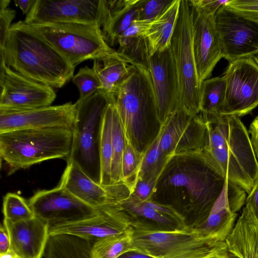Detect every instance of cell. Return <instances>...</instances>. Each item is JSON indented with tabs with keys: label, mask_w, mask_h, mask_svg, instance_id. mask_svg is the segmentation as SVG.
Listing matches in <instances>:
<instances>
[{
	"label": "cell",
	"mask_w": 258,
	"mask_h": 258,
	"mask_svg": "<svg viewBox=\"0 0 258 258\" xmlns=\"http://www.w3.org/2000/svg\"><path fill=\"white\" fill-rule=\"evenodd\" d=\"M226 177L203 151L176 155L170 157L162 171L153 195L167 194L185 200V209L194 212V226H198L208 218Z\"/></svg>",
	"instance_id": "1"
},
{
	"label": "cell",
	"mask_w": 258,
	"mask_h": 258,
	"mask_svg": "<svg viewBox=\"0 0 258 258\" xmlns=\"http://www.w3.org/2000/svg\"><path fill=\"white\" fill-rule=\"evenodd\" d=\"M200 113L207 130L202 151L248 195L258 180V160L248 131L236 116Z\"/></svg>",
	"instance_id": "2"
},
{
	"label": "cell",
	"mask_w": 258,
	"mask_h": 258,
	"mask_svg": "<svg viewBox=\"0 0 258 258\" xmlns=\"http://www.w3.org/2000/svg\"><path fill=\"white\" fill-rule=\"evenodd\" d=\"M0 57L16 72L53 88L74 76L75 68L24 21L12 24Z\"/></svg>",
	"instance_id": "3"
},
{
	"label": "cell",
	"mask_w": 258,
	"mask_h": 258,
	"mask_svg": "<svg viewBox=\"0 0 258 258\" xmlns=\"http://www.w3.org/2000/svg\"><path fill=\"white\" fill-rule=\"evenodd\" d=\"M114 104L126 141L139 151H144L151 143L148 140L149 125L159 124L156 94L148 69L130 64Z\"/></svg>",
	"instance_id": "4"
},
{
	"label": "cell",
	"mask_w": 258,
	"mask_h": 258,
	"mask_svg": "<svg viewBox=\"0 0 258 258\" xmlns=\"http://www.w3.org/2000/svg\"><path fill=\"white\" fill-rule=\"evenodd\" d=\"M130 249L155 258H212L230 253L225 241L216 242L196 226L162 230L133 222Z\"/></svg>",
	"instance_id": "5"
},
{
	"label": "cell",
	"mask_w": 258,
	"mask_h": 258,
	"mask_svg": "<svg viewBox=\"0 0 258 258\" xmlns=\"http://www.w3.org/2000/svg\"><path fill=\"white\" fill-rule=\"evenodd\" d=\"M72 128H26L0 133V155L9 172L41 162L68 158L72 148Z\"/></svg>",
	"instance_id": "6"
},
{
	"label": "cell",
	"mask_w": 258,
	"mask_h": 258,
	"mask_svg": "<svg viewBox=\"0 0 258 258\" xmlns=\"http://www.w3.org/2000/svg\"><path fill=\"white\" fill-rule=\"evenodd\" d=\"M114 103L100 90L82 101H77L70 154L67 161L76 164L92 180L100 183L99 148L102 122L106 108Z\"/></svg>",
	"instance_id": "7"
},
{
	"label": "cell",
	"mask_w": 258,
	"mask_h": 258,
	"mask_svg": "<svg viewBox=\"0 0 258 258\" xmlns=\"http://www.w3.org/2000/svg\"><path fill=\"white\" fill-rule=\"evenodd\" d=\"M29 25L75 68L87 59L101 58L116 51L106 43L99 26L77 23Z\"/></svg>",
	"instance_id": "8"
},
{
	"label": "cell",
	"mask_w": 258,
	"mask_h": 258,
	"mask_svg": "<svg viewBox=\"0 0 258 258\" xmlns=\"http://www.w3.org/2000/svg\"><path fill=\"white\" fill-rule=\"evenodd\" d=\"M169 47L178 76L180 108L189 115H197L201 112V85L192 50L191 10L188 0H180Z\"/></svg>",
	"instance_id": "9"
},
{
	"label": "cell",
	"mask_w": 258,
	"mask_h": 258,
	"mask_svg": "<svg viewBox=\"0 0 258 258\" xmlns=\"http://www.w3.org/2000/svg\"><path fill=\"white\" fill-rule=\"evenodd\" d=\"M97 209L99 213L94 216L49 228L50 236L70 235L93 243L100 239L121 235L130 231L132 219L120 201L107 202Z\"/></svg>",
	"instance_id": "10"
},
{
	"label": "cell",
	"mask_w": 258,
	"mask_h": 258,
	"mask_svg": "<svg viewBox=\"0 0 258 258\" xmlns=\"http://www.w3.org/2000/svg\"><path fill=\"white\" fill-rule=\"evenodd\" d=\"M0 111H20L50 106L53 88L16 72L0 59Z\"/></svg>",
	"instance_id": "11"
},
{
	"label": "cell",
	"mask_w": 258,
	"mask_h": 258,
	"mask_svg": "<svg viewBox=\"0 0 258 258\" xmlns=\"http://www.w3.org/2000/svg\"><path fill=\"white\" fill-rule=\"evenodd\" d=\"M225 99L219 114L241 117L258 105V65L252 57L229 62L224 75Z\"/></svg>",
	"instance_id": "12"
},
{
	"label": "cell",
	"mask_w": 258,
	"mask_h": 258,
	"mask_svg": "<svg viewBox=\"0 0 258 258\" xmlns=\"http://www.w3.org/2000/svg\"><path fill=\"white\" fill-rule=\"evenodd\" d=\"M105 0H35L26 15L28 24L77 23L101 27Z\"/></svg>",
	"instance_id": "13"
},
{
	"label": "cell",
	"mask_w": 258,
	"mask_h": 258,
	"mask_svg": "<svg viewBox=\"0 0 258 258\" xmlns=\"http://www.w3.org/2000/svg\"><path fill=\"white\" fill-rule=\"evenodd\" d=\"M224 58L229 62L251 57L258 52V24L228 8L220 7L214 15Z\"/></svg>",
	"instance_id": "14"
},
{
	"label": "cell",
	"mask_w": 258,
	"mask_h": 258,
	"mask_svg": "<svg viewBox=\"0 0 258 258\" xmlns=\"http://www.w3.org/2000/svg\"><path fill=\"white\" fill-rule=\"evenodd\" d=\"M162 125L160 146L166 156L199 153L205 148L207 130L201 113L191 116L180 108Z\"/></svg>",
	"instance_id": "15"
},
{
	"label": "cell",
	"mask_w": 258,
	"mask_h": 258,
	"mask_svg": "<svg viewBox=\"0 0 258 258\" xmlns=\"http://www.w3.org/2000/svg\"><path fill=\"white\" fill-rule=\"evenodd\" d=\"M28 203L35 217L49 228L97 215L99 211L58 186L36 192Z\"/></svg>",
	"instance_id": "16"
},
{
	"label": "cell",
	"mask_w": 258,
	"mask_h": 258,
	"mask_svg": "<svg viewBox=\"0 0 258 258\" xmlns=\"http://www.w3.org/2000/svg\"><path fill=\"white\" fill-rule=\"evenodd\" d=\"M190 7L192 50L201 85L211 76L215 67L224 54L214 15L205 14L195 7Z\"/></svg>",
	"instance_id": "17"
},
{
	"label": "cell",
	"mask_w": 258,
	"mask_h": 258,
	"mask_svg": "<svg viewBox=\"0 0 258 258\" xmlns=\"http://www.w3.org/2000/svg\"><path fill=\"white\" fill-rule=\"evenodd\" d=\"M149 71L156 94L160 126L180 108L178 76L169 46L150 55Z\"/></svg>",
	"instance_id": "18"
},
{
	"label": "cell",
	"mask_w": 258,
	"mask_h": 258,
	"mask_svg": "<svg viewBox=\"0 0 258 258\" xmlns=\"http://www.w3.org/2000/svg\"><path fill=\"white\" fill-rule=\"evenodd\" d=\"M76 112V104L72 102L24 111H0V133L26 128L72 129Z\"/></svg>",
	"instance_id": "19"
},
{
	"label": "cell",
	"mask_w": 258,
	"mask_h": 258,
	"mask_svg": "<svg viewBox=\"0 0 258 258\" xmlns=\"http://www.w3.org/2000/svg\"><path fill=\"white\" fill-rule=\"evenodd\" d=\"M59 186L86 204L97 209L109 201H121L131 194L124 183L102 186L87 175L75 163L67 166Z\"/></svg>",
	"instance_id": "20"
},
{
	"label": "cell",
	"mask_w": 258,
	"mask_h": 258,
	"mask_svg": "<svg viewBox=\"0 0 258 258\" xmlns=\"http://www.w3.org/2000/svg\"><path fill=\"white\" fill-rule=\"evenodd\" d=\"M246 192L226 177L223 189L208 218L195 226L217 242H224L231 232L237 214L245 203Z\"/></svg>",
	"instance_id": "21"
},
{
	"label": "cell",
	"mask_w": 258,
	"mask_h": 258,
	"mask_svg": "<svg viewBox=\"0 0 258 258\" xmlns=\"http://www.w3.org/2000/svg\"><path fill=\"white\" fill-rule=\"evenodd\" d=\"M120 203L133 221L148 227L173 230L187 225L183 215L171 205L152 200L141 201L132 194Z\"/></svg>",
	"instance_id": "22"
},
{
	"label": "cell",
	"mask_w": 258,
	"mask_h": 258,
	"mask_svg": "<svg viewBox=\"0 0 258 258\" xmlns=\"http://www.w3.org/2000/svg\"><path fill=\"white\" fill-rule=\"evenodd\" d=\"M11 248L22 258H42L49 239V227L36 217L13 223L4 219Z\"/></svg>",
	"instance_id": "23"
},
{
	"label": "cell",
	"mask_w": 258,
	"mask_h": 258,
	"mask_svg": "<svg viewBox=\"0 0 258 258\" xmlns=\"http://www.w3.org/2000/svg\"><path fill=\"white\" fill-rule=\"evenodd\" d=\"M138 0H105L101 29L110 47L132 25L137 17Z\"/></svg>",
	"instance_id": "24"
},
{
	"label": "cell",
	"mask_w": 258,
	"mask_h": 258,
	"mask_svg": "<svg viewBox=\"0 0 258 258\" xmlns=\"http://www.w3.org/2000/svg\"><path fill=\"white\" fill-rule=\"evenodd\" d=\"M225 241L236 257L258 258V222L246 207Z\"/></svg>",
	"instance_id": "25"
},
{
	"label": "cell",
	"mask_w": 258,
	"mask_h": 258,
	"mask_svg": "<svg viewBox=\"0 0 258 258\" xmlns=\"http://www.w3.org/2000/svg\"><path fill=\"white\" fill-rule=\"evenodd\" d=\"M149 22L134 21L117 39V52L128 63L149 70L150 53L148 40L144 36Z\"/></svg>",
	"instance_id": "26"
},
{
	"label": "cell",
	"mask_w": 258,
	"mask_h": 258,
	"mask_svg": "<svg viewBox=\"0 0 258 258\" xmlns=\"http://www.w3.org/2000/svg\"><path fill=\"white\" fill-rule=\"evenodd\" d=\"M180 0H173L166 8L150 21L144 36L149 46L150 55L169 47L178 18Z\"/></svg>",
	"instance_id": "27"
},
{
	"label": "cell",
	"mask_w": 258,
	"mask_h": 258,
	"mask_svg": "<svg viewBox=\"0 0 258 258\" xmlns=\"http://www.w3.org/2000/svg\"><path fill=\"white\" fill-rule=\"evenodd\" d=\"M93 60V68L101 84V89L114 101L120 84L128 73V64L117 51Z\"/></svg>",
	"instance_id": "28"
},
{
	"label": "cell",
	"mask_w": 258,
	"mask_h": 258,
	"mask_svg": "<svg viewBox=\"0 0 258 258\" xmlns=\"http://www.w3.org/2000/svg\"><path fill=\"white\" fill-rule=\"evenodd\" d=\"M93 243L66 234L50 235L44 255L45 258H91Z\"/></svg>",
	"instance_id": "29"
},
{
	"label": "cell",
	"mask_w": 258,
	"mask_h": 258,
	"mask_svg": "<svg viewBox=\"0 0 258 258\" xmlns=\"http://www.w3.org/2000/svg\"><path fill=\"white\" fill-rule=\"evenodd\" d=\"M113 103L107 106L102 126L99 148L100 185L111 184V170L112 159V128Z\"/></svg>",
	"instance_id": "30"
},
{
	"label": "cell",
	"mask_w": 258,
	"mask_h": 258,
	"mask_svg": "<svg viewBox=\"0 0 258 258\" xmlns=\"http://www.w3.org/2000/svg\"><path fill=\"white\" fill-rule=\"evenodd\" d=\"M226 82L224 76L209 78L201 85V112L204 114L219 113L226 96Z\"/></svg>",
	"instance_id": "31"
},
{
	"label": "cell",
	"mask_w": 258,
	"mask_h": 258,
	"mask_svg": "<svg viewBox=\"0 0 258 258\" xmlns=\"http://www.w3.org/2000/svg\"><path fill=\"white\" fill-rule=\"evenodd\" d=\"M163 125L153 141L144 151V156L138 179H148L159 176L170 157L166 156L160 146Z\"/></svg>",
	"instance_id": "32"
},
{
	"label": "cell",
	"mask_w": 258,
	"mask_h": 258,
	"mask_svg": "<svg viewBox=\"0 0 258 258\" xmlns=\"http://www.w3.org/2000/svg\"><path fill=\"white\" fill-rule=\"evenodd\" d=\"M126 142L121 121L113 103L112 128L111 184L123 182L122 161Z\"/></svg>",
	"instance_id": "33"
},
{
	"label": "cell",
	"mask_w": 258,
	"mask_h": 258,
	"mask_svg": "<svg viewBox=\"0 0 258 258\" xmlns=\"http://www.w3.org/2000/svg\"><path fill=\"white\" fill-rule=\"evenodd\" d=\"M131 243V228L125 234L103 238L94 242L91 258H117L130 250Z\"/></svg>",
	"instance_id": "34"
},
{
	"label": "cell",
	"mask_w": 258,
	"mask_h": 258,
	"mask_svg": "<svg viewBox=\"0 0 258 258\" xmlns=\"http://www.w3.org/2000/svg\"><path fill=\"white\" fill-rule=\"evenodd\" d=\"M143 156L144 151H139L126 142L122 161V176L123 182L132 192L138 179Z\"/></svg>",
	"instance_id": "35"
},
{
	"label": "cell",
	"mask_w": 258,
	"mask_h": 258,
	"mask_svg": "<svg viewBox=\"0 0 258 258\" xmlns=\"http://www.w3.org/2000/svg\"><path fill=\"white\" fill-rule=\"evenodd\" d=\"M4 219L16 223L32 219L35 217L27 202L21 196L13 193L7 194L3 202Z\"/></svg>",
	"instance_id": "36"
},
{
	"label": "cell",
	"mask_w": 258,
	"mask_h": 258,
	"mask_svg": "<svg viewBox=\"0 0 258 258\" xmlns=\"http://www.w3.org/2000/svg\"><path fill=\"white\" fill-rule=\"evenodd\" d=\"M79 91L78 101H82L101 89V84L93 68L85 66L80 69L72 78Z\"/></svg>",
	"instance_id": "37"
},
{
	"label": "cell",
	"mask_w": 258,
	"mask_h": 258,
	"mask_svg": "<svg viewBox=\"0 0 258 258\" xmlns=\"http://www.w3.org/2000/svg\"><path fill=\"white\" fill-rule=\"evenodd\" d=\"M173 0H138L135 21L150 22L161 13Z\"/></svg>",
	"instance_id": "38"
},
{
	"label": "cell",
	"mask_w": 258,
	"mask_h": 258,
	"mask_svg": "<svg viewBox=\"0 0 258 258\" xmlns=\"http://www.w3.org/2000/svg\"><path fill=\"white\" fill-rule=\"evenodd\" d=\"M226 6L258 24V0H230Z\"/></svg>",
	"instance_id": "39"
},
{
	"label": "cell",
	"mask_w": 258,
	"mask_h": 258,
	"mask_svg": "<svg viewBox=\"0 0 258 258\" xmlns=\"http://www.w3.org/2000/svg\"><path fill=\"white\" fill-rule=\"evenodd\" d=\"M159 177L138 180L131 194L141 201H146L151 200Z\"/></svg>",
	"instance_id": "40"
},
{
	"label": "cell",
	"mask_w": 258,
	"mask_h": 258,
	"mask_svg": "<svg viewBox=\"0 0 258 258\" xmlns=\"http://www.w3.org/2000/svg\"><path fill=\"white\" fill-rule=\"evenodd\" d=\"M16 12L10 8L0 9V49L4 47Z\"/></svg>",
	"instance_id": "41"
},
{
	"label": "cell",
	"mask_w": 258,
	"mask_h": 258,
	"mask_svg": "<svg viewBox=\"0 0 258 258\" xmlns=\"http://www.w3.org/2000/svg\"><path fill=\"white\" fill-rule=\"evenodd\" d=\"M190 5L207 15H215L219 9L228 4L230 0H188Z\"/></svg>",
	"instance_id": "42"
},
{
	"label": "cell",
	"mask_w": 258,
	"mask_h": 258,
	"mask_svg": "<svg viewBox=\"0 0 258 258\" xmlns=\"http://www.w3.org/2000/svg\"><path fill=\"white\" fill-rule=\"evenodd\" d=\"M245 207L258 222V180L245 200Z\"/></svg>",
	"instance_id": "43"
},
{
	"label": "cell",
	"mask_w": 258,
	"mask_h": 258,
	"mask_svg": "<svg viewBox=\"0 0 258 258\" xmlns=\"http://www.w3.org/2000/svg\"><path fill=\"white\" fill-rule=\"evenodd\" d=\"M248 131L254 152L258 160V115L251 122Z\"/></svg>",
	"instance_id": "44"
},
{
	"label": "cell",
	"mask_w": 258,
	"mask_h": 258,
	"mask_svg": "<svg viewBox=\"0 0 258 258\" xmlns=\"http://www.w3.org/2000/svg\"><path fill=\"white\" fill-rule=\"evenodd\" d=\"M11 249L10 236L7 229L4 224L0 228V254L5 253Z\"/></svg>",
	"instance_id": "45"
},
{
	"label": "cell",
	"mask_w": 258,
	"mask_h": 258,
	"mask_svg": "<svg viewBox=\"0 0 258 258\" xmlns=\"http://www.w3.org/2000/svg\"><path fill=\"white\" fill-rule=\"evenodd\" d=\"M117 258H155L152 256L142 253L141 252L130 249L128 250L121 255Z\"/></svg>",
	"instance_id": "46"
},
{
	"label": "cell",
	"mask_w": 258,
	"mask_h": 258,
	"mask_svg": "<svg viewBox=\"0 0 258 258\" xmlns=\"http://www.w3.org/2000/svg\"><path fill=\"white\" fill-rule=\"evenodd\" d=\"M35 0L21 1L15 0L14 3L22 10L23 14L27 15L31 9Z\"/></svg>",
	"instance_id": "47"
},
{
	"label": "cell",
	"mask_w": 258,
	"mask_h": 258,
	"mask_svg": "<svg viewBox=\"0 0 258 258\" xmlns=\"http://www.w3.org/2000/svg\"><path fill=\"white\" fill-rule=\"evenodd\" d=\"M0 258H22L12 248L7 252L0 254Z\"/></svg>",
	"instance_id": "48"
},
{
	"label": "cell",
	"mask_w": 258,
	"mask_h": 258,
	"mask_svg": "<svg viewBox=\"0 0 258 258\" xmlns=\"http://www.w3.org/2000/svg\"><path fill=\"white\" fill-rule=\"evenodd\" d=\"M10 0H1L0 1V9L8 8V6L10 3Z\"/></svg>",
	"instance_id": "49"
},
{
	"label": "cell",
	"mask_w": 258,
	"mask_h": 258,
	"mask_svg": "<svg viewBox=\"0 0 258 258\" xmlns=\"http://www.w3.org/2000/svg\"><path fill=\"white\" fill-rule=\"evenodd\" d=\"M212 258H237L235 256H234L233 255H232L231 253H229L228 254L221 256H218L215 257H212Z\"/></svg>",
	"instance_id": "50"
},
{
	"label": "cell",
	"mask_w": 258,
	"mask_h": 258,
	"mask_svg": "<svg viewBox=\"0 0 258 258\" xmlns=\"http://www.w3.org/2000/svg\"><path fill=\"white\" fill-rule=\"evenodd\" d=\"M251 57L258 65V52L253 55Z\"/></svg>",
	"instance_id": "51"
}]
</instances>
